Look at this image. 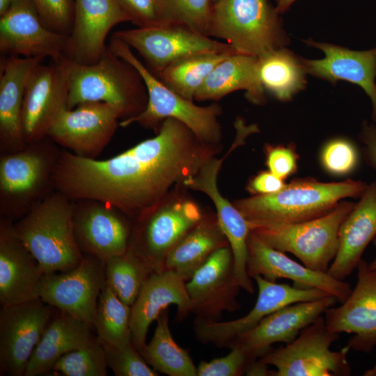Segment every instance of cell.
<instances>
[{"instance_id":"1","label":"cell","mask_w":376,"mask_h":376,"mask_svg":"<svg viewBox=\"0 0 376 376\" xmlns=\"http://www.w3.org/2000/svg\"><path fill=\"white\" fill-rule=\"evenodd\" d=\"M215 152V145L169 118L155 136L109 159L82 157L62 148L53 186L72 201L98 200L133 220L166 198L173 185L196 174Z\"/></svg>"},{"instance_id":"2","label":"cell","mask_w":376,"mask_h":376,"mask_svg":"<svg viewBox=\"0 0 376 376\" xmlns=\"http://www.w3.org/2000/svg\"><path fill=\"white\" fill-rule=\"evenodd\" d=\"M367 186L352 179L322 182L301 178L286 184L279 192L240 199L234 205L249 224L301 223L327 214L343 199L360 197Z\"/></svg>"},{"instance_id":"3","label":"cell","mask_w":376,"mask_h":376,"mask_svg":"<svg viewBox=\"0 0 376 376\" xmlns=\"http://www.w3.org/2000/svg\"><path fill=\"white\" fill-rule=\"evenodd\" d=\"M13 228L44 274L70 270L84 258L74 233L73 201L60 191L36 203Z\"/></svg>"},{"instance_id":"4","label":"cell","mask_w":376,"mask_h":376,"mask_svg":"<svg viewBox=\"0 0 376 376\" xmlns=\"http://www.w3.org/2000/svg\"><path fill=\"white\" fill-rule=\"evenodd\" d=\"M148 100L147 88L139 71L114 54L108 45L95 63H72L68 109L85 102H102L123 120L141 113Z\"/></svg>"},{"instance_id":"5","label":"cell","mask_w":376,"mask_h":376,"mask_svg":"<svg viewBox=\"0 0 376 376\" xmlns=\"http://www.w3.org/2000/svg\"><path fill=\"white\" fill-rule=\"evenodd\" d=\"M61 148L49 137L14 152L0 153V217L15 222L54 191Z\"/></svg>"},{"instance_id":"6","label":"cell","mask_w":376,"mask_h":376,"mask_svg":"<svg viewBox=\"0 0 376 376\" xmlns=\"http://www.w3.org/2000/svg\"><path fill=\"white\" fill-rule=\"evenodd\" d=\"M109 47L117 56L133 65L141 75L147 88L148 100L145 109L138 116L121 120L125 127L138 123L146 128H155L166 118H174L187 126L202 141L215 145L221 139L218 117L221 107L212 104L200 107L166 86L132 52V48L112 36Z\"/></svg>"},{"instance_id":"7","label":"cell","mask_w":376,"mask_h":376,"mask_svg":"<svg viewBox=\"0 0 376 376\" xmlns=\"http://www.w3.org/2000/svg\"><path fill=\"white\" fill-rule=\"evenodd\" d=\"M279 15L269 0H217L207 36L225 40L237 54L260 57L288 44Z\"/></svg>"},{"instance_id":"8","label":"cell","mask_w":376,"mask_h":376,"mask_svg":"<svg viewBox=\"0 0 376 376\" xmlns=\"http://www.w3.org/2000/svg\"><path fill=\"white\" fill-rule=\"evenodd\" d=\"M354 205L343 200L327 214L301 223L248 224L270 246L292 253L311 269L327 272L338 252L340 226Z\"/></svg>"},{"instance_id":"9","label":"cell","mask_w":376,"mask_h":376,"mask_svg":"<svg viewBox=\"0 0 376 376\" xmlns=\"http://www.w3.org/2000/svg\"><path fill=\"white\" fill-rule=\"evenodd\" d=\"M165 199L133 219L128 245L152 272L165 270L169 252L203 217L191 200Z\"/></svg>"},{"instance_id":"10","label":"cell","mask_w":376,"mask_h":376,"mask_svg":"<svg viewBox=\"0 0 376 376\" xmlns=\"http://www.w3.org/2000/svg\"><path fill=\"white\" fill-rule=\"evenodd\" d=\"M339 338L340 334L330 331L324 317L320 315L291 343L272 349L258 359L275 367V376H349L350 348L330 349Z\"/></svg>"},{"instance_id":"11","label":"cell","mask_w":376,"mask_h":376,"mask_svg":"<svg viewBox=\"0 0 376 376\" xmlns=\"http://www.w3.org/2000/svg\"><path fill=\"white\" fill-rule=\"evenodd\" d=\"M113 36L143 58L155 75L184 58L213 52H235L226 42L210 38L185 26L160 24L116 31Z\"/></svg>"},{"instance_id":"12","label":"cell","mask_w":376,"mask_h":376,"mask_svg":"<svg viewBox=\"0 0 376 376\" xmlns=\"http://www.w3.org/2000/svg\"><path fill=\"white\" fill-rule=\"evenodd\" d=\"M51 60L35 68L26 85L22 112L26 144L47 137L57 117L68 108L72 62L64 55Z\"/></svg>"},{"instance_id":"13","label":"cell","mask_w":376,"mask_h":376,"mask_svg":"<svg viewBox=\"0 0 376 376\" xmlns=\"http://www.w3.org/2000/svg\"><path fill=\"white\" fill-rule=\"evenodd\" d=\"M53 308L40 298L1 306V375L24 376L34 349L53 318Z\"/></svg>"},{"instance_id":"14","label":"cell","mask_w":376,"mask_h":376,"mask_svg":"<svg viewBox=\"0 0 376 376\" xmlns=\"http://www.w3.org/2000/svg\"><path fill=\"white\" fill-rule=\"evenodd\" d=\"M105 283V261L84 254L81 262L72 269L45 274L40 298L94 328L97 301Z\"/></svg>"},{"instance_id":"15","label":"cell","mask_w":376,"mask_h":376,"mask_svg":"<svg viewBox=\"0 0 376 376\" xmlns=\"http://www.w3.org/2000/svg\"><path fill=\"white\" fill-rule=\"evenodd\" d=\"M258 294L253 308L244 316L226 322L196 319L194 331L198 341L228 347L238 336L254 328L263 318L288 305L313 301L331 295L318 288H303L269 281L260 275L252 277Z\"/></svg>"},{"instance_id":"16","label":"cell","mask_w":376,"mask_h":376,"mask_svg":"<svg viewBox=\"0 0 376 376\" xmlns=\"http://www.w3.org/2000/svg\"><path fill=\"white\" fill-rule=\"evenodd\" d=\"M116 111L102 102H85L64 109L47 136L61 148L97 159L111 141L119 125Z\"/></svg>"},{"instance_id":"17","label":"cell","mask_w":376,"mask_h":376,"mask_svg":"<svg viewBox=\"0 0 376 376\" xmlns=\"http://www.w3.org/2000/svg\"><path fill=\"white\" fill-rule=\"evenodd\" d=\"M133 220L104 202L82 198L73 201V228L84 254L103 260L128 248Z\"/></svg>"},{"instance_id":"18","label":"cell","mask_w":376,"mask_h":376,"mask_svg":"<svg viewBox=\"0 0 376 376\" xmlns=\"http://www.w3.org/2000/svg\"><path fill=\"white\" fill-rule=\"evenodd\" d=\"M68 40L45 26L32 0H14L0 17V51L6 56L58 59Z\"/></svg>"},{"instance_id":"19","label":"cell","mask_w":376,"mask_h":376,"mask_svg":"<svg viewBox=\"0 0 376 376\" xmlns=\"http://www.w3.org/2000/svg\"><path fill=\"white\" fill-rule=\"evenodd\" d=\"M357 269L355 288L340 306L325 311L324 320L333 332L353 334L347 344L350 349L370 353L376 346V269L363 259Z\"/></svg>"},{"instance_id":"20","label":"cell","mask_w":376,"mask_h":376,"mask_svg":"<svg viewBox=\"0 0 376 376\" xmlns=\"http://www.w3.org/2000/svg\"><path fill=\"white\" fill-rule=\"evenodd\" d=\"M233 256L229 244L214 251L186 281L191 313L198 318L218 320L224 311L240 308V287L234 276Z\"/></svg>"},{"instance_id":"21","label":"cell","mask_w":376,"mask_h":376,"mask_svg":"<svg viewBox=\"0 0 376 376\" xmlns=\"http://www.w3.org/2000/svg\"><path fill=\"white\" fill-rule=\"evenodd\" d=\"M338 299L332 295L284 306L263 318L254 328L235 338L229 347H238L251 361L269 352L276 343L288 344Z\"/></svg>"},{"instance_id":"22","label":"cell","mask_w":376,"mask_h":376,"mask_svg":"<svg viewBox=\"0 0 376 376\" xmlns=\"http://www.w3.org/2000/svg\"><path fill=\"white\" fill-rule=\"evenodd\" d=\"M223 160L224 158L218 159L214 156L182 184L187 188L205 194L211 198L217 210L218 223L232 251L235 281L240 288L253 294L254 288L246 269L247 240L250 228L240 212L219 191L217 176Z\"/></svg>"},{"instance_id":"23","label":"cell","mask_w":376,"mask_h":376,"mask_svg":"<svg viewBox=\"0 0 376 376\" xmlns=\"http://www.w3.org/2000/svg\"><path fill=\"white\" fill-rule=\"evenodd\" d=\"M130 18L116 0H75V15L64 56L72 63H95L107 45L106 38L117 24Z\"/></svg>"},{"instance_id":"24","label":"cell","mask_w":376,"mask_h":376,"mask_svg":"<svg viewBox=\"0 0 376 376\" xmlns=\"http://www.w3.org/2000/svg\"><path fill=\"white\" fill-rule=\"evenodd\" d=\"M247 249L246 269L251 278L260 275L272 282L279 279H290L295 286L325 291L340 303L347 299L352 290L348 283L334 279L328 272L315 271L299 264L251 231Z\"/></svg>"},{"instance_id":"25","label":"cell","mask_w":376,"mask_h":376,"mask_svg":"<svg viewBox=\"0 0 376 376\" xmlns=\"http://www.w3.org/2000/svg\"><path fill=\"white\" fill-rule=\"evenodd\" d=\"M13 223L0 217V304L1 306L40 298L44 273L18 237Z\"/></svg>"},{"instance_id":"26","label":"cell","mask_w":376,"mask_h":376,"mask_svg":"<svg viewBox=\"0 0 376 376\" xmlns=\"http://www.w3.org/2000/svg\"><path fill=\"white\" fill-rule=\"evenodd\" d=\"M171 304L177 306V318L180 320L191 313L186 281L178 274L168 269L152 272L131 306V340L140 353L146 345L150 324Z\"/></svg>"},{"instance_id":"27","label":"cell","mask_w":376,"mask_h":376,"mask_svg":"<svg viewBox=\"0 0 376 376\" xmlns=\"http://www.w3.org/2000/svg\"><path fill=\"white\" fill-rule=\"evenodd\" d=\"M305 42L325 55L322 59L301 58L306 73L333 84L343 80L360 86L371 100L376 125V48L354 51L311 38Z\"/></svg>"},{"instance_id":"28","label":"cell","mask_w":376,"mask_h":376,"mask_svg":"<svg viewBox=\"0 0 376 376\" xmlns=\"http://www.w3.org/2000/svg\"><path fill=\"white\" fill-rule=\"evenodd\" d=\"M43 59L6 56L1 59L0 153L14 152L26 146L22 112L29 79Z\"/></svg>"},{"instance_id":"29","label":"cell","mask_w":376,"mask_h":376,"mask_svg":"<svg viewBox=\"0 0 376 376\" xmlns=\"http://www.w3.org/2000/svg\"><path fill=\"white\" fill-rule=\"evenodd\" d=\"M376 237V181L368 185L359 201L343 221L338 249L327 272L344 281L357 268L368 244Z\"/></svg>"},{"instance_id":"30","label":"cell","mask_w":376,"mask_h":376,"mask_svg":"<svg viewBox=\"0 0 376 376\" xmlns=\"http://www.w3.org/2000/svg\"><path fill=\"white\" fill-rule=\"evenodd\" d=\"M88 323L60 311L52 318L27 363L24 376H38L51 370L65 354L82 347L96 338Z\"/></svg>"},{"instance_id":"31","label":"cell","mask_w":376,"mask_h":376,"mask_svg":"<svg viewBox=\"0 0 376 376\" xmlns=\"http://www.w3.org/2000/svg\"><path fill=\"white\" fill-rule=\"evenodd\" d=\"M239 90L254 104L265 102L258 72V57L234 53L221 61L196 92L197 101L218 100Z\"/></svg>"},{"instance_id":"32","label":"cell","mask_w":376,"mask_h":376,"mask_svg":"<svg viewBox=\"0 0 376 376\" xmlns=\"http://www.w3.org/2000/svg\"><path fill=\"white\" fill-rule=\"evenodd\" d=\"M228 244L217 218L203 217L169 252L165 269L187 281L214 251Z\"/></svg>"},{"instance_id":"33","label":"cell","mask_w":376,"mask_h":376,"mask_svg":"<svg viewBox=\"0 0 376 376\" xmlns=\"http://www.w3.org/2000/svg\"><path fill=\"white\" fill-rule=\"evenodd\" d=\"M258 72L265 91L285 102L306 85V75L301 58L284 47L272 50L258 57Z\"/></svg>"},{"instance_id":"34","label":"cell","mask_w":376,"mask_h":376,"mask_svg":"<svg viewBox=\"0 0 376 376\" xmlns=\"http://www.w3.org/2000/svg\"><path fill=\"white\" fill-rule=\"evenodd\" d=\"M156 322L151 340L141 352L142 357L157 373L169 376H196L197 367L172 336L167 308L160 313Z\"/></svg>"},{"instance_id":"35","label":"cell","mask_w":376,"mask_h":376,"mask_svg":"<svg viewBox=\"0 0 376 376\" xmlns=\"http://www.w3.org/2000/svg\"><path fill=\"white\" fill-rule=\"evenodd\" d=\"M235 52H213L193 55L169 65L155 75L182 97L193 101L213 69Z\"/></svg>"},{"instance_id":"36","label":"cell","mask_w":376,"mask_h":376,"mask_svg":"<svg viewBox=\"0 0 376 376\" xmlns=\"http://www.w3.org/2000/svg\"><path fill=\"white\" fill-rule=\"evenodd\" d=\"M131 306L121 301L106 283L100 295L94 329L102 344L123 347L132 343Z\"/></svg>"},{"instance_id":"37","label":"cell","mask_w":376,"mask_h":376,"mask_svg":"<svg viewBox=\"0 0 376 376\" xmlns=\"http://www.w3.org/2000/svg\"><path fill=\"white\" fill-rule=\"evenodd\" d=\"M104 261L107 284L121 301L132 306L152 270L130 248Z\"/></svg>"},{"instance_id":"38","label":"cell","mask_w":376,"mask_h":376,"mask_svg":"<svg viewBox=\"0 0 376 376\" xmlns=\"http://www.w3.org/2000/svg\"><path fill=\"white\" fill-rule=\"evenodd\" d=\"M213 0H157L158 24L185 26L207 36Z\"/></svg>"},{"instance_id":"39","label":"cell","mask_w":376,"mask_h":376,"mask_svg":"<svg viewBox=\"0 0 376 376\" xmlns=\"http://www.w3.org/2000/svg\"><path fill=\"white\" fill-rule=\"evenodd\" d=\"M107 367L104 347L97 336L89 344L63 355L52 370L65 376H106Z\"/></svg>"},{"instance_id":"40","label":"cell","mask_w":376,"mask_h":376,"mask_svg":"<svg viewBox=\"0 0 376 376\" xmlns=\"http://www.w3.org/2000/svg\"><path fill=\"white\" fill-rule=\"evenodd\" d=\"M107 366L116 376H157V372L146 362L141 353L130 343L123 347L102 344Z\"/></svg>"},{"instance_id":"41","label":"cell","mask_w":376,"mask_h":376,"mask_svg":"<svg viewBox=\"0 0 376 376\" xmlns=\"http://www.w3.org/2000/svg\"><path fill=\"white\" fill-rule=\"evenodd\" d=\"M359 162L357 150L350 141L336 138L325 143L320 152L322 168L334 175H345L352 172Z\"/></svg>"},{"instance_id":"42","label":"cell","mask_w":376,"mask_h":376,"mask_svg":"<svg viewBox=\"0 0 376 376\" xmlns=\"http://www.w3.org/2000/svg\"><path fill=\"white\" fill-rule=\"evenodd\" d=\"M46 27L70 36L74 22L75 0H32Z\"/></svg>"},{"instance_id":"43","label":"cell","mask_w":376,"mask_h":376,"mask_svg":"<svg viewBox=\"0 0 376 376\" xmlns=\"http://www.w3.org/2000/svg\"><path fill=\"white\" fill-rule=\"evenodd\" d=\"M226 356L210 361H201L197 367V376H239L246 372L251 361L238 347H230Z\"/></svg>"},{"instance_id":"44","label":"cell","mask_w":376,"mask_h":376,"mask_svg":"<svg viewBox=\"0 0 376 376\" xmlns=\"http://www.w3.org/2000/svg\"><path fill=\"white\" fill-rule=\"evenodd\" d=\"M297 160L295 150L289 145L267 147L266 165L268 170L283 180L296 172Z\"/></svg>"},{"instance_id":"45","label":"cell","mask_w":376,"mask_h":376,"mask_svg":"<svg viewBox=\"0 0 376 376\" xmlns=\"http://www.w3.org/2000/svg\"><path fill=\"white\" fill-rule=\"evenodd\" d=\"M138 27L158 24L157 0H116Z\"/></svg>"},{"instance_id":"46","label":"cell","mask_w":376,"mask_h":376,"mask_svg":"<svg viewBox=\"0 0 376 376\" xmlns=\"http://www.w3.org/2000/svg\"><path fill=\"white\" fill-rule=\"evenodd\" d=\"M286 183L269 170L260 172L247 185V190L253 196L269 195L281 191Z\"/></svg>"},{"instance_id":"47","label":"cell","mask_w":376,"mask_h":376,"mask_svg":"<svg viewBox=\"0 0 376 376\" xmlns=\"http://www.w3.org/2000/svg\"><path fill=\"white\" fill-rule=\"evenodd\" d=\"M360 139L363 144L366 160L376 169V125L365 123L362 126Z\"/></svg>"},{"instance_id":"48","label":"cell","mask_w":376,"mask_h":376,"mask_svg":"<svg viewBox=\"0 0 376 376\" xmlns=\"http://www.w3.org/2000/svg\"><path fill=\"white\" fill-rule=\"evenodd\" d=\"M275 373L276 370H269L267 364L263 363L259 359H256L249 363L245 375L249 376H275Z\"/></svg>"},{"instance_id":"49","label":"cell","mask_w":376,"mask_h":376,"mask_svg":"<svg viewBox=\"0 0 376 376\" xmlns=\"http://www.w3.org/2000/svg\"><path fill=\"white\" fill-rule=\"evenodd\" d=\"M295 1L296 0H279L276 6V11L279 14L284 13Z\"/></svg>"},{"instance_id":"50","label":"cell","mask_w":376,"mask_h":376,"mask_svg":"<svg viewBox=\"0 0 376 376\" xmlns=\"http://www.w3.org/2000/svg\"><path fill=\"white\" fill-rule=\"evenodd\" d=\"M14 0H0V17L2 16L10 7Z\"/></svg>"},{"instance_id":"51","label":"cell","mask_w":376,"mask_h":376,"mask_svg":"<svg viewBox=\"0 0 376 376\" xmlns=\"http://www.w3.org/2000/svg\"><path fill=\"white\" fill-rule=\"evenodd\" d=\"M364 376H376V365L368 369L363 373Z\"/></svg>"},{"instance_id":"52","label":"cell","mask_w":376,"mask_h":376,"mask_svg":"<svg viewBox=\"0 0 376 376\" xmlns=\"http://www.w3.org/2000/svg\"><path fill=\"white\" fill-rule=\"evenodd\" d=\"M374 244L376 246V237L374 238ZM368 267L371 269H376V256L375 259L368 264Z\"/></svg>"},{"instance_id":"53","label":"cell","mask_w":376,"mask_h":376,"mask_svg":"<svg viewBox=\"0 0 376 376\" xmlns=\"http://www.w3.org/2000/svg\"><path fill=\"white\" fill-rule=\"evenodd\" d=\"M216 1H217V0H213L214 3Z\"/></svg>"},{"instance_id":"54","label":"cell","mask_w":376,"mask_h":376,"mask_svg":"<svg viewBox=\"0 0 376 376\" xmlns=\"http://www.w3.org/2000/svg\"><path fill=\"white\" fill-rule=\"evenodd\" d=\"M276 2H277L279 0H276Z\"/></svg>"}]
</instances>
